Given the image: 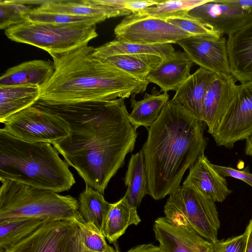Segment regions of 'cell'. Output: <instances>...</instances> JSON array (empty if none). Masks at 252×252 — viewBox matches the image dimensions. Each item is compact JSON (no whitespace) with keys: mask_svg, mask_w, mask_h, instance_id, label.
Here are the masks:
<instances>
[{"mask_svg":"<svg viewBox=\"0 0 252 252\" xmlns=\"http://www.w3.org/2000/svg\"><path fill=\"white\" fill-rule=\"evenodd\" d=\"M125 100L51 104L39 99L33 105L68 123L69 135L52 145L86 185L103 195L126 155L133 150L138 135Z\"/></svg>","mask_w":252,"mask_h":252,"instance_id":"obj_1","label":"cell"},{"mask_svg":"<svg viewBox=\"0 0 252 252\" xmlns=\"http://www.w3.org/2000/svg\"><path fill=\"white\" fill-rule=\"evenodd\" d=\"M204 124L171 99L147 129L142 150L148 194L153 199L160 200L175 191L187 170L204 155Z\"/></svg>","mask_w":252,"mask_h":252,"instance_id":"obj_2","label":"cell"},{"mask_svg":"<svg viewBox=\"0 0 252 252\" xmlns=\"http://www.w3.org/2000/svg\"><path fill=\"white\" fill-rule=\"evenodd\" d=\"M86 45L55 55L54 72L41 88L39 99L51 104H74L126 98L142 94L149 82L136 78L94 54Z\"/></svg>","mask_w":252,"mask_h":252,"instance_id":"obj_3","label":"cell"},{"mask_svg":"<svg viewBox=\"0 0 252 252\" xmlns=\"http://www.w3.org/2000/svg\"><path fill=\"white\" fill-rule=\"evenodd\" d=\"M48 143L29 142L0 129V180H11L56 192L75 183L69 165Z\"/></svg>","mask_w":252,"mask_h":252,"instance_id":"obj_4","label":"cell"},{"mask_svg":"<svg viewBox=\"0 0 252 252\" xmlns=\"http://www.w3.org/2000/svg\"><path fill=\"white\" fill-rule=\"evenodd\" d=\"M1 182L0 220L21 218L75 220L82 216L78 200L72 196L14 181Z\"/></svg>","mask_w":252,"mask_h":252,"instance_id":"obj_5","label":"cell"},{"mask_svg":"<svg viewBox=\"0 0 252 252\" xmlns=\"http://www.w3.org/2000/svg\"><path fill=\"white\" fill-rule=\"evenodd\" d=\"M171 224L193 231L216 243L220 221L215 202L196 187L183 184L169 195L164 207Z\"/></svg>","mask_w":252,"mask_h":252,"instance_id":"obj_6","label":"cell"},{"mask_svg":"<svg viewBox=\"0 0 252 252\" xmlns=\"http://www.w3.org/2000/svg\"><path fill=\"white\" fill-rule=\"evenodd\" d=\"M5 34L12 41L42 49L51 56L68 53L88 45L98 35L95 25L30 21L5 30Z\"/></svg>","mask_w":252,"mask_h":252,"instance_id":"obj_7","label":"cell"},{"mask_svg":"<svg viewBox=\"0 0 252 252\" xmlns=\"http://www.w3.org/2000/svg\"><path fill=\"white\" fill-rule=\"evenodd\" d=\"M2 128L9 134L33 143H54L70 134L68 123L58 115L31 106L6 119Z\"/></svg>","mask_w":252,"mask_h":252,"instance_id":"obj_8","label":"cell"},{"mask_svg":"<svg viewBox=\"0 0 252 252\" xmlns=\"http://www.w3.org/2000/svg\"><path fill=\"white\" fill-rule=\"evenodd\" d=\"M78 226L73 220L45 221L28 237L4 252H81Z\"/></svg>","mask_w":252,"mask_h":252,"instance_id":"obj_9","label":"cell"},{"mask_svg":"<svg viewBox=\"0 0 252 252\" xmlns=\"http://www.w3.org/2000/svg\"><path fill=\"white\" fill-rule=\"evenodd\" d=\"M114 32L117 39L148 45L177 43L193 36L166 20L138 12L126 16Z\"/></svg>","mask_w":252,"mask_h":252,"instance_id":"obj_10","label":"cell"},{"mask_svg":"<svg viewBox=\"0 0 252 252\" xmlns=\"http://www.w3.org/2000/svg\"><path fill=\"white\" fill-rule=\"evenodd\" d=\"M252 134V81L237 85L234 97L215 131L211 134L218 146L233 148Z\"/></svg>","mask_w":252,"mask_h":252,"instance_id":"obj_11","label":"cell"},{"mask_svg":"<svg viewBox=\"0 0 252 252\" xmlns=\"http://www.w3.org/2000/svg\"><path fill=\"white\" fill-rule=\"evenodd\" d=\"M188 15L222 35L234 34L252 21V9L208 0L190 9Z\"/></svg>","mask_w":252,"mask_h":252,"instance_id":"obj_12","label":"cell"},{"mask_svg":"<svg viewBox=\"0 0 252 252\" xmlns=\"http://www.w3.org/2000/svg\"><path fill=\"white\" fill-rule=\"evenodd\" d=\"M193 63L214 73L227 77L231 73L227 49L223 36H190L177 42Z\"/></svg>","mask_w":252,"mask_h":252,"instance_id":"obj_13","label":"cell"},{"mask_svg":"<svg viewBox=\"0 0 252 252\" xmlns=\"http://www.w3.org/2000/svg\"><path fill=\"white\" fill-rule=\"evenodd\" d=\"M233 77L215 74L203 100L201 120L212 134L219 126L235 94L237 85Z\"/></svg>","mask_w":252,"mask_h":252,"instance_id":"obj_14","label":"cell"},{"mask_svg":"<svg viewBox=\"0 0 252 252\" xmlns=\"http://www.w3.org/2000/svg\"><path fill=\"white\" fill-rule=\"evenodd\" d=\"M153 231L159 247L165 252H212L214 243L194 231L175 226L165 217L155 220Z\"/></svg>","mask_w":252,"mask_h":252,"instance_id":"obj_15","label":"cell"},{"mask_svg":"<svg viewBox=\"0 0 252 252\" xmlns=\"http://www.w3.org/2000/svg\"><path fill=\"white\" fill-rule=\"evenodd\" d=\"M183 184L194 186L215 202H222L232 192L226 180L213 166L207 157H200L190 167Z\"/></svg>","mask_w":252,"mask_h":252,"instance_id":"obj_16","label":"cell"},{"mask_svg":"<svg viewBox=\"0 0 252 252\" xmlns=\"http://www.w3.org/2000/svg\"><path fill=\"white\" fill-rule=\"evenodd\" d=\"M227 49L233 77L241 83L252 81V21L228 36Z\"/></svg>","mask_w":252,"mask_h":252,"instance_id":"obj_17","label":"cell"},{"mask_svg":"<svg viewBox=\"0 0 252 252\" xmlns=\"http://www.w3.org/2000/svg\"><path fill=\"white\" fill-rule=\"evenodd\" d=\"M194 64L185 52L175 51L149 74L147 80L158 86L161 92H176L190 75Z\"/></svg>","mask_w":252,"mask_h":252,"instance_id":"obj_18","label":"cell"},{"mask_svg":"<svg viewBox=\"0 0 252 252\" xmlns=\"http://www.w3.org/2000/svg\"><path fill=\"white\" fill-rule=\"evenodd\" d=\"M215 74L199 67L181 85L172 99L189 114L201 120L203 100Z\"/></svg>","mask_w":252,"mask_h":252,"instance_id":"obj_19","label":"cell"},{"mask_svg":"<svg viewBox=\"0 0 252 252\" xmlns=\"http://www.w3.org/2000/svg\"><path fill=\"white\" fill-rule=\"evenodd\" d=\"M35 10L50 13L66 15L100 17L105 19L123 16H128L131 13L124 8H118L97 4L93 0H43Z\"/></svg>","mask_w":252,"mask_h":252,"instance_id":"obj_20","label":"cell"},{"mask_svg":"<svg viewBox=\"0 0 252 252\" xmlns=\"http://www.w3.org/2000/svg\"><path fill=\"white\" fill-rule=\"evenodd\" d=\"M53 63L34 60L8 68L0 77V87L32 85L44 86L54 72Z\"/></svg>","mask_w":252,"mask_h":252,"instance_id":"obj_21","label":"cell"},{"mask_svg":"<svg viewBox=\"0 0 252 252\" xmlns=\"http://www.w3.org/2000/svg\"><path fill=\"white\" fill-rule=\"evenodd\" d=\"M161 93L154 87L151 93H145L140 100L135 99L136 94L131 96L132 110L128 115V118L135 129L141 126L148 129L158 118L166 103L169 100V95L167 93Z\"/></svg>","mask_w":252,"mask_h":252,"instance_id":"obj_22","label":"cell"},{"mask_svg":"<svg viewBox=\"0 0 252 252\" xmlns=\"http://www.w3.org/2000/svg\"><path fill=\"white\" fill-rule=\"evenodd\" d=\"M41 88L23 85L0 87V122L32 106L40 98Z\"/></svg>","mask_w":252,"mask_h":252,"instance_id":"obj_23","label":"cell"},{"mask_svg":"<svg viewBox=\"0 0 252 252\" xmlns=\"http://www.w3.org/2000/svg\"><path fill=\"white\" fill-rule=\"evenodd\" d=\"M124 181L127 187L124 197L131 207L137 209L148 194L147 177L142 149L131 155Z\"/></svg>","mask_w":252,"mask_h":252,"instance_id":"obj_24","label":"cell"},{"mask_svg":"<svg viewBox=\"0 0 252 252\" xmlns=\"http://www.w3.org/2000/svg\"><path fill=\"white\" fill-rule=\"evenodd\" d=\"M175 52L171 44L148 45L115 39L94 48V54L101 59L119 55L151 54L164 60Z\"/></svg>","mask_w":252,"mask_h":252,"instance_id":"obj_25","label":"cell"},{"mask_svg":"<svg viewBox=\"0 0 252 252\" xmlns=\"http://www.w3.org/2000/svg\"><path fill=\"white\" fill-rule=\"evenodd\" d=\"M141 221L137 209L131 207L123 197L112 204L107 216L103 234L110 243L116 242L132 224Z\"/></svg>","mask_w":252,"mask_h":252,"instance_id":"obj_26","label":"cell"},{"mask_svg":"<svg viewBox=\"0 0 252 252\" xmlns=\"http://www.w3.org/2000/svg\"><path fill=\"white\" fill-rule=\"evenodd\" d=\"M78 211L86 222H92L102 233L112 204L105 200L98 191L86 185L79 198Z\"/></svg>","mask_w":252,"mask_h":252,"instance_id":"obj_27","label":"cell"},{"mask_svg":"<svg viewBox=\"0 0 252 252\" xmlns=\"http://www.w3.org/2000/svg\"><path fill=\"white\" fill-rule=\"evenodd\" d=\"M103 59L141 80H147L149 74L163 60L151 54L119 55Z\"/></svg>","mask_w":252,"mask_h":252,"instance_id":"obj_28","label":"cell"},{"mask_svg":"<svg viewBox=\"0 0 252 252\" xmlns=\"http://www.w3.org/2000/svg\"><path fill=\"white\" fill-rule=\"evenodd\" d=\"M45 221L29 218L0 220V248L5 251L28 237Z\"/></svg>","mask_w":252,"mask_h":252,"instance_id":"obj_29","label":"cell"},{"mask_svg":"<svg viewBox=\"0 0 252 252\" xmlns=\"http://www.w3.org/2000/svg\"><path fill=\"white\" fill-rule=\"evenodd\" d=\"M208 0H160L158 4L147 7L139 13L166 20L170 18L188 16L192 8L206 2Z\"/></svg>","mask_w":252,"mask_h":252,"instance_id":"obj_30","label":"cell"},{"mask_svg":"<svg viewBox=\"0 0 252 252\" xmlns=\"http://www.w3.org/2000/svg\"><path fill=\"white\" fill-rule=\"evenodd\" d=\"M106 19L100 17H87L39 11L34 8L26 15V21L60 24H84L96 25Z\"/></svg>","mask_w":252,"mask_h":252,"instance_id":"obj_31","label":"cell"},{"mask_svg":"<svg viewBox=\"0 0 252 252\" xmlns=\"http://www.w3.org/2000/svg\"><path fill=\"white\" fill-rule=\"evenodd\" d=\"M32 8L26 0H0V28L7 29L26 21V15Z\"/></svg>","mask_w":252,"mask_h":252,"instance_id":"obj_32","label":"cell"},{"mask_svg":"<svg viewBox=\"0 0 252 252\" xmlns=\"http://www.w3.org/2000/svg\"><path fill=\"white\" fill-rule=\"evenodd\" d=\"M79 227L85 247L94 252H106L111 247L103 233L92 222H86L81 216L74 220Z\"/></svg>","mask_w":252,"mask_h":252,"instance_id":"obj_33","label":"cell"},{"mask_svg":"<svg viewBox=\"0 0 252 252\" xmlns=\"http://www.w3.org/2000/svg\"><path fill=\"white\" fill-rule=\"evenodd\" d=\"M166 21L193 36H223L218 32L204 25L189 16L185 17L170 18Z\"/></svg>","mask_w":252,"mask_h":252,"instance_id":"obj_34","label":"cell"},{"mask_svg":"<svg viewBox=\"0 0 252 252\" xmlns=\"http://www.w3.org/2000/svg\"><path fill=\"white\" fill-rule=\"evenodd\" d=\"M247 239V235L245 231L240 235L218 240L214 244L212 252H245Z\"/></svg>","mask_w":252,"mask_h":252,"instance_id":"obj_35","label":"cell"},{"mask_svg":"<svg viewBox=\"0 0 252 252\" xmlns=\"http://www.w3.org/2000/svg\"><path fill=\"white\" fill-rule=\"evenodd\" d=\"M214 168L222 176L230 177L241 180L252 187V174L245 170H241L231 167L212 163Z\"/></svg>","mask_w":252,"mask_h":252,"instance_id":"obj_36","label":"cell"},{"mask_svg":"<svg viewBox=\"0 0 252 252\" xmlns=\"http://www.w3.org/2000/svg\"><path fill=\"white\" fill-rule=\"evenodd\" d=\"M159 0H127L124 8L129 10L131 13L138 12L147 7L158 3Z\"/></svg>","mask_w":252,"mask_h":252,"instance_id":"obj_37","label":"cell"},{"mask_svg":"<svg viewBox=\"0 0 252 252\" xmlns=\"http://www.w3.org/2000/svg\"><path fill=\"white\" fill-rule=\"evenodd\" d=\"M117 252H119L117 251ZM126 252H165L159 246L153 244H144L135 246Z\"/></svg>","mask_w":252,"mask_h":252,"instance_id":"obj_38","label":"cell"},{"mask_svg":"<svg viewBox=\"0 0 252 252\" xmlns=\"http://www.w3.org/2000/svg\"><path fill=\"white\" fill-rule=\"evenodd\" d=\"M93 1L99 5L118 8H124V5L127 0H93Z\"/></svg>","mask_w":252,"mask_h":252,"instance_id":"obj_39","label":"cell"},{"mask_svg":"<svg viewBox=\"0 0 252 252\" xmlns=\"http://www.w3.org/2000/svg\"><path fill=\"white\" fill-rule=\"evenodd\" d=\"M245 231L247 235L245 252H252V219L247 225Z\"/></svg>","mask_w":252,"mask_h":252,"instance_id":"obj_40","label":"cell"},{"mask_svg":"<svg viewBox=\"0 0 252 252\" xmlns=\"http://www.w3.org/2000/svg\"><path fill=\"white\" fill-rule=\"evenodd\" d=\"M226 3L252 9V0H223Z\"/></svg>","mask_w":252,"mask_h":252,"instance_id":"obj_41","label":"cell"},{"mask_svg":"<svg viewBox=\"0 0 252 252\" xmlns=\"http://www.w3.org/2000/svg\"><path fill=\"white\" fill-rule=\"evenodd\" d=\"M244 152L247 156L252 157V134L246 139Z\"/></svg>","mask_w":252,"mask_h":252,"instance_id":"obj_42","label":"cell"},{"mask_svg":"<svg viewBox=\"0 0 252 252\" xmlns=\"http://www.w3.org/2000/svg\"><path fill=\"white\" fill-rule=\"evenodd\" d=\"M81 252H94L90 251L84 247ZM106 252H117V251L115 250L112 247H110L109 249Z\"/></svg>","mask_w":252,"mask_h":252,"instance_id":"obj_43","label":"cell"},{"mask_svg":"<svg viewBox=\"0 0 252 252\" xmlns=\"http://www.w3.org/2000/svg\"><path fill=\"white\" fill-rule=\"evenodd\" d=\"M0 252H4L3 251L1 250Z\"/></svg>","mask_w":252,"mask_h":252,"instance_id":"obj_44","label":"cell"}]
</instances>
